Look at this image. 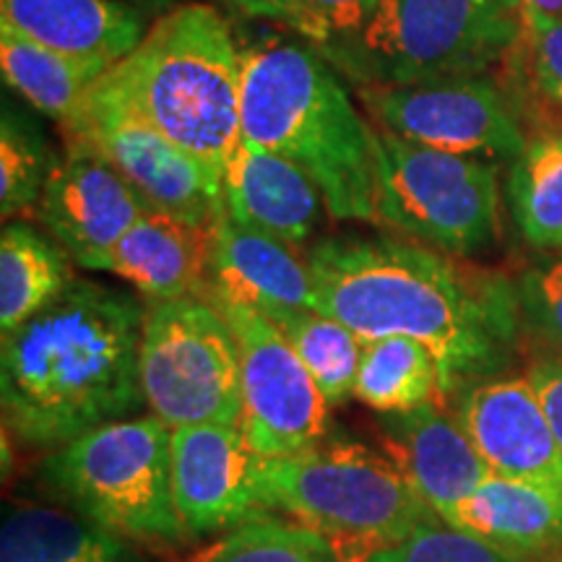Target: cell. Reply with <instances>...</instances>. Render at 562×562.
I'll use <instances>...</instances> for the list:
<instances>
[{
	"mask_svg": "<svg viewBox=\"0 0 562 562\" xmlns=\"http://www.w3.org/2000/svg\"><path fill=\"white\" fill-rule=\"evenodd\" d=\"M453 526L516 562H562V495L492 474L456 513Z\"/></svg>",
	"mask_w": 562,
	"mask_h": 562,
	"instance_id": "44dd1931",
	"label": "cell"
},
{
	"mask_svg": "<svg viewBox=\"0 0 562 562\" xmlns=\"http://www.w3.org/2000/svg\"><path fill=\"white\" fill-rule=\"evenodd\" d=\"M360 562H516L476 533L432 516L396 542L378 547Z\"/></svg>",
	"mask_w": 562,
	"mask_h": 562,
	"instance_id": "4dcf8cb0",
	"label": "cell"
},
{
	"mask_svg": "<svg viewBox=\"0 0 562 562\" xmlns=\"http://www.w3.org/2000/svg\"><path fill=\"white\" fill-rule=\"evenodd\" d=\"M513 290L526 331L547 347H562V248L533 258Z\"/></svg>",
	"mask_w": 562,
	"mask_h": 562,
	"instance_id": "1f68e13d",
	"label": "cell"
},
{
	"mask_svg": "<svg viewBox=\"0 0 562 562\" xmlns=\"http://www.w3.org/2000/svg\"><path fill=\"white\" fill-rule=\"evenodd\" d=\"M562 448V347H547L526 370Z\"/></svg>",
	"mask_w": 562,
	"mask_h": 562,
	"instance_id": "836d02e7",
	"label": "cell"
},
{
	"mask_svg": "<svg viewBox=\"0 0 562 562\" xmlns=\"http://www.w3.org/2000/svg\"><path fill=\"white\" fill-rule=\"evenodd\" d=\"M146 302L74 279L37 315L0 341L5 432L53 451L144 406L140 331Z\"/></svg>",
	"mask_w": 562,
	"mask_h": 562,
	"instance_id": "7a4b0ae2",
	"label": "cell"
},
{
	"mask_svg": "<svg viewBox=\"0 0 562 562\" xmlns=\"http://www.w3.org/2000/svg\"><path fill=\"white\" fill-rule=\"evenodd\" d=\"M229 323L240 355V427L261 459L311 451L328 438L331 406L284 334L256 307L209 300Z\"/></svg>",
	"mask_w": 562,
	"mask_h": 562,
	"instance_id": "30bf717a",
	"label": "cell"
},
{
	"mask_svg": "<svg viewBox=\"0 0 562 562\" xmlns=\"http://www.w3.org/2000/svg\"><path fill=\"white\" fill-rule=\"evenodd\" d=\"M271 323L297 351L331 409L355 396V381L364 347L360 336L341 321L315 311L284 313Z\"/></svg>",
	"mask_w": 562,
	"mask_h": 562,
	"instance_id": "83f0119b",
	"label": "cell"
},
{
	"mask_svg": "<svg viewBox=\"0 0 562 562\" xmlns=\"http://www.w3.org/2000/svg\"><path fill=\"white\" fill-rule=\"evenodd\" d=\"M524 13L544 19H562V0H521Z\"/></svg>",
	"mask_w": 562,
	"mask_h": 562,
	"instance_id": "d590c367",
	"label": "cell"
},
{
	"mask_svg": "<svg viewBox=\"0 0 562 562\" xmlns=\"http://www.w3.org/2000/svg\"><path fill=\"white\" fill-rule=\"evenodd\" d=\"M222 193L224 206L237 222L269 232L294 248L311 243L321 216L328 214L311 175L281 154L245 140L224 165Z\"/></svg>",
	"mask_w": 562,
	"mask_h": 562,
	"instance_id": "ac0fdd59",
	"label": "cell"
},
{
	"mask_svg": "<svg viewBox=\"0 0 562 562\" xmlns=\"http://www.w3.org/2000/svg\"><path fill=\"white\" fill-rule=\"evenodd\" d=\"M243 50L214 5L186 3L159 13L128 58L100 87L220 172L243 144Z\"/></svg>",
	"mask_w": 562,
	"mask_h": 562,
	"instance_id": "277c9868",
	"label": "cell"
},
{
	"mask_svg": "<svg viewBox=\"0 0 562 562\" xmlns=\"http://www.w3.org/2000/svg\"><path fill=\"white\" fill-rule=\"evenodd\" d=\"M224 3L232 11L252 19H271L286 24V16H290V0H224Z\"/></svg>",
	"mask_w": 562,
	"mask_h": 562,
	"instance_id": "e575fe53",
	"label": "cell"
},
{
	"mask_svg": "<svg viewBox=\"0 0 562 562\" xmlns=\"http://www.w3.org/2000/svg\"><path fill=\"white\" fill-rule=\"evenodd\" d=\"M128 3L138 5V9H144L146 13H165L170 11L172 0H128Z\"/></svg>",
	"mask_w": 562,
	"mask_h": 562,
	"instance_id": "8d00e7d4",
	"label": "cell"
},
{
	"mask_svg": "<svg viewBox=\"0 0 562 562\" xmlns=\"http://www.w3.org/2000/svg\"><path fill=\"white\" fill-rule=\"evenodd\" d=\"M180 562H341V558L311 526L269 516L220 533Z\"/></svg>",
	"mask_w": 562,
	"mask_h": 562,
	"instance_id": "f1b7e54d",
	"label": "cell"
},
{
	"mask_svg": "<svg viewBox=\"0 0 562 562\" xmlns=\"http://www.w3.org/2000/svg\"><path fill=\"white\" fill-rule=\"evenodd\" d=\"M74 258L30 222H5L0 235V331H16L21 323L47 307L74 281Z\"/></svg>",
	"mask_w": 562,
	"mask_h": 562,
	"instance_id": "d4e9b609",
	"label": "cell"
},
{
	"mask_svg": "<svg viewBox=\"0 0 562 562\" xmlns=\"http://www.w3.org/2000/svg\"><path fill=\"white\" fill-rule=\"evenodd\" d=\"M170 440L154 414L108 422L47 451L40 482L63 508L133 544H186L193 537L175 508Z\"/></svg>",
	"mask_w": 562,
	"mask_h": 562,
	"instance_id": "5b68a950",
	"label": "cell"
},
{
	"mask_svg": "<svg viewBox=\"0 0 562 562\" xmlns=\"http://www.w3.org/2000/svg\"><path fill=\"white\" fill-rule=\"evenodd\" d=\"M53 157L42 138L9 112L0 125V214L3 220H19L34 214Z\"/></svg>",
	"mask_w": 562,
	"mask_h": 562,
	"instance_id": "f546056e",
	"label": "cell"
},
{
	"mask_svg": "<svg viewBox=\"0 0 562 562\" xmlns=\"http://www.w3.org/2000/svg\"><path fill=\"white\" fill-rule=\"evenodd\" d=\"M321 313L362 341L409 336L432 351L440 398L495 375L516 339V290L402 235H331L305 250Z\"/></svg>",
	"mask_w": 562,
	"mask_h": 562,
	"instance_id": "6da1fadb",
	"label": "cell"
},
{
	"mask_svg": "<svg viewBox=\"0 0 562 562\" xmlns=\"http://www.w3.org/2000/svg\"><path fill=\"white\" fill-rule=\"evenodd\" d=\"M378 128L432 149L487 161H513L529 144V133L490 74L406 83L357 87Z\"/></svg>",
	"mask_w": 562,
	"mask_h": 562,
	"instance_id": "8fae6325",
	"label": "cell"
},
{
	"mask_svg": "<svg viewBox=\"0 0 562 562\" xmlns=\"http://www.w3.org/2000/svg\"><path fill=\"white\" fill-rule=\"evenodd\" d=\"M0 562H144L136 544L63 505L5 503Z\"/></svg>",
	"mask_w": 562,
	"mask_h": 562,
	"instance_id": "7402d4cb",
	"label": "cell"
},
{
	"mask_svg": "<svg viewBox=\"0 0 562 562\" xmlns=\"http://www.w3.org/2000/svg\"><path fill=\"white\" fill-rule=\"evenodd\" d=\"M518 121L531 136L562 133V19L524 13V30L497 68Z\"/></svg>",
	"mask_w": 562,
	"mask_h": 562,
	"instance_id": "603a6c76",
	"label": "cell"
},
{
	"mask_svg": "<svg viewBox=\"0 0 562 562\" xmlns=\"http://www.w3.org/2000/svg\"><path fill=\"white\" fill-rule=\"evenodd\" d=\"M440 396L438 360L425 344L409 336H383L364 341L355 398L370 409L391 414Z\"/></svg>",
	"mask_w": 562,
	"mask_h": 562,
	"instance_id": "484cf974",
	"label": "cell"
},
{
	"mask_svg": "<svg viewBox=\"0 0 562 562\" xmlns=\"http://www.w3.org/2000/svg\"><path fill=\"white\" fill-rule=\"evenodd\" d=\"M521 30V0H381L364 30L323 58L357 87H406L492 74Z\"/></svg>",
	"mask_w": 562,
	"mask_h": 562,
	"instance_id": "52a82bcc",
	"label": "cell"
},
{
	"mask_svg": "<svg viewBox=\"0 0 562 562\" xmlns=\"http://www.w3.org/2000/svg\"><path fill=\"white\" fill-rule=\"evenodd\" d=\"M381 0H290L286 24L321 55L347 45L375 16Z\"/></svg>",
	"mask_w": 562,
	"mask_h": 562,
	"instance_id": "d6a6232c",
	"label": "cell"
},
{
	"mask_svg": "<svg viewBox=\"0 0 562 562\" xmlns=\"http://www.w3.org/2000/svg\"><path fill=\"white\" fill-rule=\"evenodd\" d=\"M211 227L146 211L104 258L102 271L128 281L146 302L203 297Z\"/></svg>",
	"mask_w": 562,
	"mask_h": 562,
	"instance_id": "ffe728a7",
	"label": "cell"
},
{
	"mask_svg": "<svg viewBox=\"0 0 562 562\" xmlns=\"http://www.w3.org/2000/svg\"><path fill=\"white\" fill-rule=\"evenodd\" d=\"M0 24L79 60L115 66L149 32L128 0H0Z\"/></svg>",
	"mask_w": 562,
	"mask_h": 562,
	"instance_id": "d6986e66",
	"label": "cell"
},
{
	"mask_svg": "<svg viewBox=\"0 0 562 562\" xmlns=\"http://www.w3.org/2000/svg\"><path fill=\"white\" fill-rule=\"evenodd\" d=\"M66 138V151L53 157L34 216L76 266L102 271L104 258L149 203L89 140Z\"/></svg>",
	"mask_w": 562,
	"mask_h": 562,
	"instance_id": "5bb4252c",
	"label": "cell"
},
{
	"mask_svg": "<svg viewBox=\"0 0 562 562\" xmlns=\"http://www.w3.org/2000/svg\"><path fill=\"white\" fill-rule=\"evenodd\" d=\"M172 497L191 537H214L273 516L263 461L240 425L175 427L170 440Z\"/></svg>",
	"mask_w": 562,
	"mask_h": 562,
	"instance_id": "4fadbf2b",
	"label": "cell"
},
{
	"mask_svg": "<svg viewBox=\"0 0 562 562\" xmlns=\"http://www.w3.org/2000/svg\"><path fill=\"white\" fill-rule=\"evenodd\" d=\"M451 404L492 474L562 495V448L529 378H484Z\"/></svg>",
	"mask_w": 562,
	"mask_h": 562,
	"instance_id": "9a60e30c",
	"label": "cell"
},
{
	"mask_svg": "<svg viewBox=\"0 0 562 562\" xmlns=\"http://www.w3.org/2000/svg\"><path fill=\"white\" fill-rule=\"evenodd\" d=\"M240 125L245 144L311 175L331 220L378 224L375 125L313 45L266 40L245 47Z\"/></svg>",
	"mask_w": 562,
	"mask_h": 562,
	"instance_id": "3957f363",
	"label": "cell"
},
{
	"mask_svg": "<svg viewBox=\"0 0 562 562\" xmlns=\"http://www.w3.org/2000/svg\"><path fill=\"white\" fill-rule=\"evenodd\" d=\"M378 227L448 256H472L501 237L497 165L414 144L375 128Z\"/></svg>",
	"mask_w": 562,
	"mask_h": 562,
	"instance_id": "ba28073f",
	"label": "cell"
},
{
	"mask_svg": "<svg viewBox=\"0 0 562 562\" xmlns=\"http://www.w3.org/2000/svg\"><path fill=\"white\" fill-rule=\"evenodd\" d=\"M68 136L89 140L131 182L151 211L211 227L224 206L222 178L193 154L172 144L128 104L97 81L74 121L60 125Z\"/></svg>",
	"mask_w": 562,
	"mask_h": 562,
	"instance_id": "7c38bea8",
	"label": "cell"
},
{
	"mask_svg": "<svg viewBox=\"0 0 562 562\" xmlns=\"http://www.w3.org/2000/svg\"><path fill=\"white\" fill-rule=\"evenodd\" d=\"M0 70L13 91L60 125L74 121L110 66L79 60L0 24Z\"/></svg>",
	"mask_w": 562,
	"mask_h": 562,
	"instance_id": "cb8c5ba5",
	"label": "cell"
},
{
	"mask_svg": "<svg viewBox=\"0 0 562 562\" xmlns=\"http://www.w3.org/2000/svg\"><path fill=\"white\" fill-rule=\"evenodd\" d=\"M381 438L385 453L446 524L456 521L461 503L492 476L453 404L440 396L383 414Z\"/></svg>",
	"mask_w": 562,
	"mask_h": 562,
	"instance_id": "2e32d148",
	"label": "cell"
},
{
	"mask_svg": "<svg viewBox=\"0 0 562 562\" xmlns=\"http://www.w3.org/2000/svg\"><path fill=\"white\" fill-rule=\"evenodd\" d=\"M513 220L533 248H562V133L533 136L508 175Z\"/></svg>",
	"mask_w": 562,
	"mask_h": 562,
	"instance_id": "4316f807",
	"label": "cell"
},
{
	"mask_svg": "<svg viewBox=\"0 0 562 562\" xmlns=\"http://www.w3.org/2000/svg\"><path fill=\"white\" fill-rule=\"evenodd\" d=\"M263 484L271 508L323 533L341 562H360L435 516L389 453L331 435L311 451L266 459Z\"/></svg>",
	"mask_w": 562,
	"mask_h": 562,
	"instance_id": "8992f818",
	"label": "cell"
},
{
	"mask_svg": "<svg viewBox=\"0 0 562 562\" xmlns=\"http://www.w3.org/2000/svg\"><path fill=\"white\" fill-rule=\"evenodd\" d=\"M138 372L146 406L170 430L211 422L240 425L237 341L206 297L146 302Z\"/></svg>",
	"mask_w": 562,
	"mask_h": 562,
	"instance_id": "9c48e42d",
	"label": "cell"
},
{
	"mask_svg": "<svg viewBox=\"0 0 562 562\" xmlns=\"http://www.w3.org/2000/svg\"><path fill=\"white\" fill-rule=\"evenodd\" d=\"M206 300L256 307L266 318L284 313H321L305 256L269 232L237 222L227 206L211 224Z\"/></svg>",
	"mask_w": 562,
	"mask_h": 562,
	"instance_id": "e0dca14e",
	"label": "cell"
}]
</instances>
